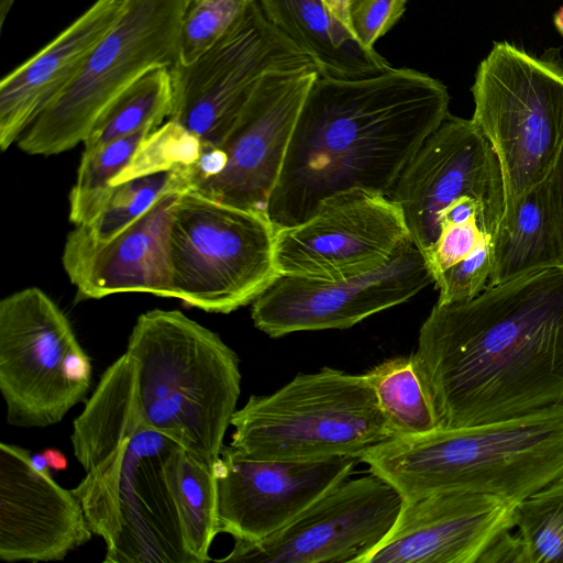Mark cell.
<instances>
[{
	"label": "cell",
	"mask_w": 563,
	"mask_h": 563,
	"mask_svg": "<svg viewBox=\"0 0 563 563\" xmlns=\"http://www.w3.org/2000/svg\"><path fill=\"white\" fill-rule=\"evenodd\" d=\"M170 67L157 66L135 80L104 111L84 142L90 152L145 128L158 129L173 109Z\"/></svg>",
	"instance_id": "d4e9b609"
},
{
	"label": "cell",
	"mask_w": 563,
	"mask_h": 563,
	"mask_svg": "<svg viewBox=\"0 0 563 563\" xmlns=\"http://www.w3.org/2000/svg\"><path fill=\"white\" fill-rule=\"evenodd\" d=\"M433 277L410 240L384 265L340 279L278 276L252 303L254 325L271 338L299 331L346 329L400 305Z\"/></svg>",
	"instance_id": "9a60e30c"
},
{
	"label": "cell",
	"mask_w": 563,
	"mask_h": 563,
	"mask_svg": "<svg viewBox=\"0 0 563 563\" xmlns=\"http://www.w3.org/2000/svg\"><path fill=\"white\" fill-rule=\"evenodd\" d=\"M516 504L474 492H439L404 500L385 540L364 563H481L515 528Z\"/></svg>",
	"instance_id": "ac0fdd59"
},
{
	"label": "cell",
	"mask_w": 563,
	"mask_h": 563,
	"mask_svg": "<svg viewBox=\"0 0 563 563\" xmlns=\"http://www.w3.org/2000/svg\"><path fill=\"white\" fill-rule=\"evenodd\" d=\"M190 189V166L132 178L114 186L100 213L91 222L77 228L95 242L108 241L141 218L163 197Z\"/></svg>",
	"instance_id": "83f0119b"
},
{
	"label": "cell",
	"mask_w": 563,
	"mask_h": 563,
	"mask_svg": "<svg viewBox=\"0 0 563 563\" xmlns=\"http://www.w3.org/2000/svg\"><path fill=\"white\" fill-rule=\"evenodd\" d=\"M266 18L317 66L319 75L356 79L391 65L364 47L323 0H256Z\"/></svg>",
	"instance_id": "7402d4cb"
},
{
	"label": "cell",
	"mask_w": 563,
	"mask_h": 563,
	"mask_svg": "<svg viewBox=\"0 0 563 563\" xmlns=\"http://www.w3.org/2000/svg\"><path fill=\"white\" fill-rule=\"evenodd\" d=\"M357 461L257 459L224 445L213 466L218 532L245 542L274 534L347 478Z\"/></svg>",
	"instance_id": "e0dca14e"
},
{
	"label": "cell",
	"mask_w": 563,
	"mask_h": 563,
	"mask_svg": "<svg viewBox=\"0 0 563 563\" xmlns=\"http://www.w3.org/2000/svg\"><path fill=\"white\" fill-rule=\"evenodd\" d=\"M490 243L489 238L484 239L468 256L434 279L439 289L437 303L468 301L486 289L492 268Z\"/></svg>",
	"instance_id": "1f68e13d"
},
{
	"label": "cell",
	"mask_w": 563,
	"mask_h": 563,
	"mask_svg": "<svg viewBox=\"0 0 563 563\" xmlns=\"http://www.w3.org/2000/svg\"><path fill=\"white\" fill-rule=\"evenodd\" d=\"M180 194L163 197L108 241L95 242L77 227L69 232L62 262L77 290V299H100L121 292L175 298L169 232Z\"/></svg>",
	"instance_id": "ffe728a7"
},
{
	"label": "cell",
	"mask_w": 563,
	"mask_h": 563,
	"mask_svg": "<svg viewBox=\"0 0 563 563\" xmlns=\"http://www.w3.org/2000/svg\"><path fill=\"white\" fill-rule=\"evenodd\" d=\"M79 345L64 312L40 288L0 301V390L8 423L44 428L63 420L87 391L69 380L66 357Z\"/></svg>",
	"instance_id": "8fae6325"
},
{
	"label": "cell",
	"mask_w": 563,
	"mask_h": 563,
	"mask_svg": "<svg viewBox=\"0 0 563 563\" xmlns=\"http://www.w3.org/2000/svg\"><path fill=\"white\" fill-rule=\"evenodd\" d=\"M490 257L487 287L537 271L563 267L545 180L505 207L490 243Z\"/></svg>",
	"instance_id": "603a6c76"
},
{
	"label": "cell",
	"mask_w": 563,
	"mask_h": 563,
	"mask_svg": "<svg viewBox=\"0 0 563 563\" xmlns=\"http://www.w3.org/2000/svg\"><path fill=\"white\" fill-rule=\"evenodd\" d=\"M254 0H184L178 63L189 64L211 47Z\"/></svg>",
	"instance_id": "4dcf8cb0"
},
{
	"label": "cell",
	"mask_w": 563,
	"mask_h": 563,
	"mask_svg": "<svg viewBox=\"0 0 563 563\" xmlns=\"http://www.w3.org/2000/svg\"><path fill=\"white\" fill-rule=\"evenodd\" d=\"M42 453L46 459L48 467L55 471H63L67 467V460L59 450L46 449Z\"/></svg>",
	"instance_id": "d590c367"
},
{
	"label": "cell",
	"mask_w": 563,
	"mask_h": 563,
	"mask_svg": "<svg viewBox=\"0 0 563 563\" xmlns=\"http://www.w3.org/2000/svg\"><path fill=\"white\" fill-rule=\"evenodd\" d=\"M173 483L187 547L198 563L210 561L209 549L219 533L213 468L181 448Z\"/></svg>",
	"instance_id": "484cf974"
},
{
	"label": "cell",
	"mask_w": 563,
	"mask_h": 563,
	"mask_svg": "<svg viewBox=\"0 0 563 563\" xmlns=\"http://www.w3.org/2000/svg\"><path fill=\"white\" fill-rule=\"evenodd\" d=\"M126 352L143 419L213 468L241 393L235 352L179 310L163 309L137 318Z\"/></svg>",
	"instance_id": "5b68a950"
},
{
	"label": "cell",
	"mask_w": 563,
	"mask_h": 563,
	"mask_svg": "<svg viewBox=\"0 0 563 563\" xmlns=\"http://www.w3.org/2000/svg\"><path fill=\"white\" fill-rule=\"evenodd\" d=\"M409 0H349L351 32L366 48L373 49L400 20Z\"/></svg>",
	"instance_id": "836d02e7"
},
{
	"label": "cell",
	"mask_w": 563,
	"mask_h": 563,
	"mask_svg": "<svg viewBox=\"0 0 563 563\" xmlns=\"http://www.w3.org/2000/svg\"><path fill=\"white\" fill-rule=\"evenodd\" d=\"M384 478L368 475L338 483L296 519L257 541L235 540L219 562L364 563L385 540L404 505Z\"/></svg>",
	"instance_id": "7c38bea8"
},
{
	"label": "cell",
	"mask_w": 563,
	"mask_h": 563,
	"mask_svg": "<svg viewBox=\"0 0 563 563\" xmlns=\"http://www.w3.org/2000/svg\"><path fill=\"white\" fill-rule=\"evenodd\" d=\"M471 91L472 121L498 159L507 207L548 178L563 147V64L495 42Z\"/></svg>",
	"instance_id": "52a82bcc"
},
{
	"label": "cell",
	"mask_w": 563,
	"mask_h": 563,
	"mask_svg": "<svg viewBox=\"0 0 563 563\" xmlns=\"http://www.w3.org/2000/svg\"><path fill=\"white\" fill-rule=\"evenodd\" d=\"M486 238L492 240L478 216L442 223L440 234L426 256L433 282L441 273L468 256Z\"/></svg>",
	"instance_id": "d6a6232c"
},
{
	"label": "cell",
	"mask_w": 563,
	"mask_h": 563,
	"mask_svg": "<svg viewBox=\"0 0 563 563\" xmlns=\"http://www.w3.org/2000/svg\"><path fill=\"white\" fill-rule=\"evenodd\" d=\"M154 131L145 128L93 151L82 152L76 181L69 194V220L75 227L91 222L100 213L113 192V179Z\"/></svg>",
	"instance_id": "4316f807"
},
{
	"label": "cell",
	"mask_w": 563,
	"mask_h": 563,
	"mask_svg": "<svg viewBox=\"0 0 563 563\" xmlns=\"http://www.w3.org/2000/svg\"><path fill=\"white\" fill-rule=\"evenodd\" d=\"M415 356L442 428L512 418L563 404V267L435 303Z\"/></svg>",
	"instance_id": "6da1fadb"
},
{
	"label": "cell",
	"mask_w": 563,
	"mask_h": 563,
	"mask_svg": "<svg viewBox=\"0 0 563 563\" xmlns=\"http://www.w3.org/2000/svg\"><path fill=\"white\" fill-rule=\"evenodd\" d=\"M318 75L314 64L266 74L219 146L225 158L223 169L191 190L266 212L301 107Z\"/></svg>",
	"instance_id": "2e32d148"
},
{
	"label": "cell",
	"mask_w": 563,
	"mask_h": 563,
	"mask_svg": "<svg viewBox=\"0 0 563 563\" xmlns=\"http://www.w3.org/2000/svg\"><path fill=\"white\" fill-rule=\"evenodd\" d=\"M358 461L405 500L474 492L518 504L563 482V404L488 423L395 438Z\"/></svg>",
	"instance_id": "277c9868"
},
{
	"label": "cell",
	"mask_w": 563,
	"mask_h": 563,
	"mask_svg": "<svg viewBox=\"0 0 563 563\" xmlns=\"http://www.w3.org/2000/svg\"><path fill=\"white\" fill-rule=\"evenodd\" d=\"M410 240L394 201L355 189L324 200L306 221L276 229L274 261L280 276L340 279L380 267Z\"/></svg>",
	"instance_id": "4fadbf2b"
},
{
	"label": "cell",
	"mask_w": 563,
	"mask_h": 563,
	"mask_svg": "<svg viewBox=\"0 0 563 563\" xmlns=\"http://www.w3.org/2000/svg\"><path fill=\"white\" fill-rule=\"evenodd\" d=\"M329 9L350 29L349 0H323ZM351 30V29H350Z\"/></svg>",
	"instance_id": "8d00e7d4"
},
{
	"label": "cell",
	"mask_w": 563,
	"mask_h": 563,
	"mask_svg": "<svg viewBox=\"0 0 563 563\" xmlns=\"http://www.w3.org/2000/svg\"><path fill=\"white\" fill-rule=\"evenodd\" d=\"M545 184L550 210L563 255V147Z\"/></svg>",
	"instance_id": "e575fe53"
},
{
	"label": "cell",
	"mask_w": 563,
	"mask_h": 563,
	"mask_svg": "<svg viewBox=\"0 0 563 563\" xmlns=\"http://www.w3.org/2000/svg\"><path fill=\"white\" fill-rule=\"evenodd\" d=\"M231 444L257 459L360 457L397 438L365 374L323 367L266 396L252 395L231 419Z\"/></svg>",
	"instance_id": "8992f818"
},
{
	"label": "cell",
	"mask_w": 563,
	"mask_h": 563,
	"mask_svg": "<svg viewBox=\"0 0 563 563\" xmlns=\"http://www.w3.org/2000/svg\"><path fill=\"white\" fill-rule=\"evenodd\" d=\"M526 563H563V482L516 504Z\"/></svg>",
	"instance_id": "f1b7e54d"
},
{
	"label": "cell",
	"mask_w": 563,
	"mask_h": 563,
	"mask_svg": "<svg viewBox=\"0 0 563 563\" xmlns=\"http://www.w3.org/2000/svg\"><path fill=\"white\" fill-rule=\"evenodd\" d=\"M92 531L80 500L40 472L24 449L0 444V559L60 561Z\"/></svg>",
	"instance_id": "d6986e66"
},
{
	"label": "cell",
	"mask_w": 563,
	"mask_h": 563,
	"mask_svg": "<svg viewBox=\"0 0 563 563\" xmlns=\"http://www.w3.org/2000/svg\"><path fill=\"white\" fill-rule=\"evenodd\" d=\"M31 463L34 466V468L40 472L48 471V465L43 453H35L31 455Z\"/></svg>",
	"instance_id": "74e56055"
},
{
	"label": "cell",
	"mask_w": 563,
	"mask_h": 563,
	"mask_svg": "<svg viewBox=\"0 0 563 563\" xmlns=\"http://www.w3.org/2000/svg\"><path fill=\"white\" fill-rule=\"evenodd\" d=\"M275 234L266 212L181 192L169 232L175 298L214 313L253 302L279 276Z\"/></svg>",
	"instance_id": "9c48e42d"
},
{
	"label": "cell",
	"mask_w": 563,
	"mask_h": 563,
	"mask_svg": "<svg viewBox=\"0 0 563 563\" xmlns=\"http://www.w3.org/2000/svg\"><path fill=\"white\" fill-rule=\"evenodd\" d=\"M70 441L86 476L73 489L106 563H198L175 498L178 442L142 417L135 363L125 352L102 374L74 420Z\"/></svg>",
	"instance_id": "3957f363"
},
{
	"label": "cell",
	"mask_w": 563,
	"mask_h": 563,
	"mask_svg": "<svg viewBox=\"0 0 563 563\" xmlns=\"http://www.w3.org/2000/svg\"><path fill=\"white\" fill-rule=\"evenodd\" d=\"M200 152V141L178 123L168 120L144 140L111 186L143 175L189 167L199 158Z\"/></svg>",
	"instance_id": "f546056e"
},
{
	"label": "cell",
	"mask_w": 563,
	"mask_h": 563,
	"mask_svg": "<svg viewBox=\"0 0 563 563\" xmlns=\"http://www.w3.org/2000/svg\"><path fill=\"white\" fill-rule=\"evenodd\" d=\"M463 197L484 206L495 235L505 208L498 159L472 119L449 114L405 167L388 198L400 208L411 241L426 257L440 234L441 212Z\"/></svg>",
	"instance_id": "5bb4252c"
},
{
	"label": "cell",
	"mask_w": 563,
	"mask_h": 563,
	"mask_svg": "<svg viewBox=\"0 0 563 563\" xmlns=\"http://www.w3.org/2000/svg\"><path fill=\"white\" fill-rule=\"evenodd\" d=\"M184 0H123L112 29L70 82L18 141L31 155H55L84 143L93 125L135 80L178 62Z\"/></svg>",
	"instance_id": "ba28073f"
},
{
	"label": "cell",
	"mask_w": 563,
	"mask_h": 563,
	"mask_svg": "<svg viewBox=\"0 0 563 563\" xmlns=\"http://www.w3.org/2000/svg\"><path fill=\"white\" fill-rule=\"evenodd\" d=\"M364 374L397 438L442 428L415 354L385 360Z\"/></svg>",
	"instance_id": "cb8c5ba5"
},
{
	"label": "cell",
	"mask_w": 563,
	"mask_h": 563,
	"mask_svg": "<svg viewBox=\"0 0 563 563\" xmlns=\"http://www.w3.org/2000/svg\"><path fill=\"white\" fill-rule=\"evenodd\" d=\"M13 3L14 0H0V29H2Z\"/></svg>",
	"instance_id": "f35d334b"
},
{
	"label": "cell",
	"mask_w": 563,
	"mask_h": 563,
	"mask_svg": "<svg viewBox=\"0 0 563 563\" xmlns=\"http://www.w3.org/2000/svg\"><path fill=\"white\" fill-rule=\"evenodd\" d=\"M554 24L558 31L563 35V7L554 14Z\"/></svg>",
	"instance_id": "ab89813d"
},
{
	"label": "cell",
	"mask_w": 563,
	"mask_h": 563,
	"mask_svg": "<svg viewBox=\"0 0 563 563\" xmlns=\"http://www.w3.org/2000/svg\"><path fill=\"white\" fill-rule=\"evenodd\" d=\"M310 64L254 0L203 54L170 67L174 99L168 120L201 144L219 147L266 74Z\"/></svg>",
	"instance_id": "30bf717a"
},
{
	"label": "cell",
	"mask_w": 563,
	"mask_h": 563,
	"mask_svg": "<svg viewBox=\"0 0 563 563\" xmlns=\"http://www.w3.org/2000/svg\"><path fill=\"white\" fill-rule=\"evenodd\" d=\"M123 0H96L31 58L0 82V147L18 143L40 112L70 82L112 29Z\"/></svg>",
	"instance_id": "44dd1931"
},
{
	"label": "cell",
	"mask_w": 563,
	"mask_h": 563,
	"mask_svg": "<svg viewBox=\"0 0 563 563\" xmlns=\"http://www.w3.org/2000/svg\"><path fill=\"white\" fill-rule=\"evenodd\" d=\"M450 96L411 68L341 79L318 75L296 122L266 213L276 229L310 218L327 199L361 189L389 195L428 136L446 119Z\"/></svg>",
	"instance_id": "7a4b0ae2"
}]
</instances>
